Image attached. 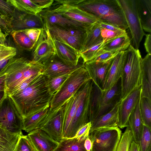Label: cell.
<instances>
[{
    "label": "cell",
    "mask_w": 151,
    "mask_h": 151,
    "mask_svg": "<svg viewBox=\"0 0 151 151\" xmlns=\"http://www.w3.org/2000/svg\"><path fill=\"white\" fill-rule=\"evenodd\" d=\"M9 96L23 118L50 106L53 96L48 87L47 77L42 73L25 89Z\"/></svg>",
    "instance_id": "cell-1"
},
{
    "label": "cell",
    "mask_w": 151,
    "mask_h": 151,
    "mask_svg": "<svg viewBox=\"0 0 151 151\" xmlns=\"http://www.w3.org/2000/svg\"><path fill=\"white\" fill-rule=\"evenodd\" d=\"M64 4L77 6L95 16L99 21L124 30L128 28L118 0H64Z\"/></svg>",
    "instance_id": "cell-2"
},
{
    "label": "cell",
    "mask_w": 151,
    "mask_h": 151,
    "mask_svg": "<svg viewBox=\"0 0 151 151\" xmlns=\"http://www.w3.org/2000/svg\"><path fill=\"white\" fill-rule=\"evenodd\" d=\"M124 68L121 77V100L141 86L140 63L142 59L139 49L131 45L126 50Z\"/></svg>",
    "instance_id": "cell-3"
},
{
    "label": "cell",
    "mask_w": 151,
    "mask_h": 151,
    "mask_svg": "<svg viewBox=\"0 0 151 151\" xmlns=\"http://www.w3.org/2000/svg\"><path fill=\"white\" fill-rule=\"evenodd\" d=\"M91 79L84 66L71 73L59 89L53 95L50 108L51 109L63 106L86 82Z\"/></svg>",
    "instance_id": "cell-4"
},
{
    "label": "cell",
    "mask_w": 151,
    "mask_h": 151,
    "mask_svg": "<svg viewBox=\"0 0 151 151\" xmlns=\"http://www.w3.org/2000/svg\"><path fill=\"white\" fill-rule=\"evenodd\" d=\"M93 82L88 80L80 88V94L75 115L63 138L74 137L78 130L89 122V109Z\"/></svg>",
    "instance_id": "cell-5"
},
{
    "label": "cell",
    "mask_w": 151,
    "mask_h": 151,
    "mask_svg": "<svg viewBox=\"0 0 151 151\" xmlns=\"http://www.w3.org/2000/svg\"><path fill=\"white\" fill-rule=\"evenodd\" d=\"M23 118L11 98L6 94L0 103V128L22 134Z\"/></svg>",
    "instance_id": "cell-6"
},
{
    "label": "cell",
    "mask_w": 151,
    "mask_h": 151,
    "mask_svg": "<svg viewBox=\"0 0 151 151\" xmlns=\"http://www.w3.org/2000/svg\"><path fill=\"white\" fill-rule=\"evenodd\" d=\"M122 135L118 126L100 128L89 134L92 142L91 151H116Z\"/></svg>",
    "instance_id": "cell-7"
},
{
    "label": "cell",
    "mask_w": 151,
    "mask_h": 151,
    "mask_svg": "<svg viewBox=\"0 0 151 151\" xmlns=\"http://www.w3.org/2000/svg\"><path fill=\"white\" fill-rule=\"evenodd\" d=\"M130 31L133 47L138 49L145 33L142 27L137 9L136 0H118Z\"/></svg>",
    "instance_id": "cell-8"
},
{
    "label": "cell",
    "mask_w": 151,
    "mask_h": 151,
    "mask_svg": "<svg viewBox=\"0 0 151 151\" xmlns=\"http://www.w3.org/2000/svg\"><path fill=\"white\" fill-rule=\"evenodd\" d=\"M48 26L53 39L70 46L79 53L81 52L87 29H64Z\"/></svg>",
    "instance_id": "cell-9"
},
{
    "label": "cell",
    "mask_w": 151,
    "mask_h": 151,
    "mask_svg": "<svg viewBox=\"0 0 151 151\" xmlns=\"http://www.w3.org/2000/svg\"><path fill=\"white\" fill-rule=\"evenodd\" d=\"M55 54L48 26L44 22L39 38L32 49V60L42 63Z\"/></svg>",
    "instance_id": "cell-10"
},
{
    "label": "cell",
    "mask_w": 151,
    "mask_h": 151,
    "mask_svg": "<svg viewBox=\"0 0 151 151\" xmlns=\"http://www.w3.org/2000/svg\"><path fill=\"white\" fill-rule=\"evenodd\" d=\"M9 22L11 32L31 28L42 29L44 25L43 20L39 14H27L15 9Z\"/></svg>",
    "instance_id": "cell-11"
},
{
    "label": "cell",
    "mask_w": 151,
    "mask_h": 151,
    "mask_svg": "<svg viewBox=\"0 0 151 151\" xmlns=\"http://www.w3.org/2000/svg\"><path fill=\"white\" fill-rule=\"evenodd\" d=\"M141 86L131 92L119 103L118 127L123 129L128 127L130 116L141 98Z\"/></svg>",
    "instance_id": "cell-12"
},
{
    "label": "cell",
    "mask_w": 151,
    "mask_h": 151,
    "mask_svg": "<svg viewBox=\"0 0 151 151\" xmlns=\"http://www.w3.org/2000/svg\"><path fill=\"white\" fill-rule=\"evenodd\" d=\"M39 14L44 22L50 27L64 29H87L91 25L70 19L53 12L51 9L43 10Z\"/></svg>",
    "instance_id": "cell-13"
},
{
    "label": "cell",
    "mask_w": 151,
    "mask_h": 151,
    "mask_svg": "<svg viewBox=\"0 0 151 151\" xmlns=\"http://www.w3.org/2000/svg\"><path fill=\"white\" fill-rule=\"evenodd\" d=\"M30 60L22 57L11 59L4 67L6 91L18 81L28 68Z\"/></svg>",
    "instance_id": "cell-14"
},
{
    "label": "cell",
    "mask_w": 151,
    "mask_h": 151,
    "mask_svg": "<svg viewBox=\"0 0 151 151\" xmlns=\"http://www.w3.org/2000/svg\"><path fill=\"white\" fill-rule=\"evenodd\" d=\"M63 105L51 109L46 123L40 129L58 142L63 139Z\"/></svg>",
    "instance_id": "cell-15"
},
{
    "label": "cell",
    "mask_w": 151,
    "mask_h": 151,
    "mask_svg": "<svg viewBox=\"0 0 151 151\" xmlns=\"http://www.w3.org/2000/svg\"><path fill=\"white\" fill-rule=\"evenodd\" d=\"M84 63L76 66L66 64L55 54L42 63V73L47 77L60 76L70 74L78 69L84 66Z\"/></svg>",
    "instance_id": "cell-16"
},
{
    "label": "cell",
    "mask_w": 151,
    "mask_h": 151,
    "mask_svg": "<svg viewBox=\"0 0 151 151\" xmlns=\"http://www.w3.org/2000/svg\"><path fill=\"white\" fill-rule=\"evenodd\" d=\"M51 9L68 19L84 24H92L98 21L93 15L74 6L59 5Z\"/></svg>",
    "instance_id": "cell-17"
},
{
    "label": "cell",
    "mask_w": 151,
    "mask_h": 151,
    "mask_svg": "<svg viewBox=\"0 0 151 151\" xmlns=\"http://www.w3.org/2000/svg\"><path fill=\"white\" fill-rule=\"evenodd\" d=\"M126 50L117 53L112 59L106 79L104 91L110 89L121 78L125 60Z\"/></svg>",
    "instance_id": "cell-18"
},
{
    "label": "cell",
    "mask_w": 151,
    "mask_h": 151,
    "mask_svg": "<svg viewBox=\"0 0 151 151\" xmlns=\"http://www.w3.org/2000/svg\"><path fill=\"white\" fill-rule=\"evenodd\" d=\"M112 59L104 62L89 61L84 64V67L91 79L102 90L104 89L107 73Z\"/></svg>",
    "instance_id": "cell-19"
},
{
    "label": "cell",
    "mask_w": 151,
    "mask_h": 151,
    "mask_svg": "<svg viewBox=\"0 0 151 151\" xmlns=\"http://www.w3.org/2000/svg\"><path fill=\"white\" fill-rule=\"evenodd\" d=\"M121 100V78L110 89L103 91L100 108L96 119L111 110Z\"/></svg>",
    "instance_id": "cell-20"
},
{
    "label": "cell",
    "mask_w": 151,
    "mask_h": 151,
    "mask_svg": "<svg viewBox=\"0 0 151 151\" xmlns=\"http://www.w3.org/2000/svg\"><path fill=\"white\" fill-rule=\"evenodd\" d=\"M36 151H55L59 143L42 130L37 129L27 135Z\"/></svg>",
    "instance_id": "cell-21"
},
{
    "label": "cell",
    "mask_w": 151,
    "mask_h": 151,
    "mask_svg": "<svg viewBox=\"0 0 151 151\" xmlns=\"http://www.w3.org/2000/svg\"><path fill=\"white\" fill-rule=\"evenodd\" d=\"M52 39L55 54L58 57L66 64L78 65L81 57L80 53L70 46Z\"/></svg>",
    "instance_id": "cell-22"
},
{
    "label": "cell",
    "mask_w": 151,
    "mask_h": 151,
    "mask_svg": "<svg viewBox=\"0 0 151 151\" xmlns=\"http://www.w3.org/2000/svg\"><path fill=\"white\" fill-rule=\"evenodd\" d=\"M140 67L142 97L151 99V56L147 53L142 59Z\"/></svg>",
    "instance_id": "cell-23"
},
{
    "label": "cell",
    "mask_w": 151,
    "mask_h": 151,
    "mask_svg": "<svg viewBox=\"0 0 151 151\" xmlns=\"http://www.w3.org/2000/svg\"><path fill=\"white\" fill-rule=\"evenodd\" d=\"M50 112V106L23 118L22 130L27 133L41 128L47 121Z\"/></svg>",
    "instance_id": "cell-24"
},
{
    "label": "cell",
    "mask_w": 151,
    "mask_h": 151,
    "mask_svg": "<svg viewBox=\"0 0 151 151\" xmlns=\"http://www.w3.org/2000/svg\"><path fill=\"white\" fill-rule=\"evenodd\" d=\"M119 103L116 104L110 111L91 123L89 133L100 128L117 126L119 123Z\"/></svg>",
    "instance_id": "cell-25"
},
{
    "label": "cell",
    "mask_w": 151,
    "mask_h": 151,
    "mask_svg": "<svg viewBox=\"0 0 151 151\" xmlns=\"http://www.w3.org/2000/svg\"><path fill=\"white\" fill-rule=\"evenodd\" d=\"M80 94V88L63 105V138L66 134L75 115Z\"/></svg>",
    "instance_id": "cell-26"
},
{
    "label": "cell",
    "mask_w": 151,
    "mask_h": 151,
    "mask_svg": "<svg viewBox=\"0 0 151 151\" xmlns=\"http://www.w3.org/2000/svg\"><path fill=\"white\" fill-rule=\"evenodd\" d=\"M141 26L145 31L151 32V0H136Z\"/></svg>",
    "instance_id": "cell-27"
},
{
    "label": "cell",
    "mask_w": 151,
    "mask_h": 151,
    "mask_svg": "<svg viewBox=\"0 0 151 151\" xmlns=\"http://www.w3.org/2000/svg\"><path fill=\"white\" fill-rule=\"evenodd\" d=\"M141 98L130 115L128 120V127L132 134L133 141L138 144L143 126L140 111Z\"/></svg>",
    "instance_id": "cell-28"
},
{
    "label": "cell",
    "mask_w": 151,
    "mask_h": 151,
    "mask_svg": "<svg viewBox=\"0 0 151 151\" xmlns=\"http://www.w3.org/2000/svg\"><path fill=\"white\" fill-rule=\"evenodd\" d=\"M101 28L98 20L87 29L82 49L80 52L100 43L104 41L101 34Z\"/></svg>",
    "instance_id": "cell-29"
},
{
    "label": "cell",
    "mask_w": 151,
    "mask_h": 151,
    "mask_svg": "<svg viewBox=\"0 0 151 151\" xmlns=\"http://www.w3.org/2000/svg\"><path fill=\"white\" fill-rule=\"evenodd\" d=\"M131 45V40L127 33L105 42L102 49L113 53L126 50Z\"/></svg>",
    "instance_id": "cell-30"
},
{
    "label": "cell",
    "mask_w": 151,
    "mask_h": 151,
    "mask_svg": "<svg viewBox=\"0 0 151 151\" xmlns=\"http://www.w3.org/2000/svg\"><path fill=\"white\" fill-rule=\"evenodd\" d=\"M103 91L93 83L89 109V121L91 123L96 119L99 111Z\"/></svg>",
    "instance_id": "cell-31"
},
{
    "label": "cell",
    "mask_w": 151,
    "mask_h": 151,
    "mask_svg": "<svg viewBox=\"0 0 151 151\" xmlns=\"http://www.w3.org/2000/svg\"><path fill=\"white\" fill-rule=\"evenodd\" d=\"M87 137L80 138H63L55 151H86L84 144Z\"/></svg>",
    "instance_id": "cell-32"
},
{
    "label": "cell",
    "mask_w": 151,
    "mask_h": 151,
    "mask_svg": "<svg viewBox=\"0 0 151 151\" xmlns=\"http://www.w3.org/2000/svg\"><path fill=\"white\" fill-rule=\"evenodd\" d=\"M21 135L11 133L0 128V151H14Z\"/></svg>",
    "instance_id": "cell-33"
},
{
    "label": "cell",
    "mask_w": 151,
    "mask_h": 151,
    "mask_svg": "<svg viewBox=\"0 0 151 151\" xmlns=\"http://www.w3.org/2000/svg\"><path fill=\"white\" fill-rule=\"evenodd\" d=\"M18 10L27 14H39L42 9L32 0H7Z\"/></svg>",
    "instance_id": "cell-34"
},
{
    "label": "cell",
    "mask_w": 151,
    "mask_h": 151,
    "mask_svg": "<svg viewBox=\"0 0 151 151\" xmlns=\"http://www.w3.org/2000/svg\"><path fill=\"white\" fill-rule=\"evenodd\" d=\"M43 69L42 63L33 61L32 60L30 61L28 68L22 78L6 91V94L29 78L42 73Z\"/></svg>",
    "instance_id": "cell-35"
},
{
    "label": "cell",
    "mask_w": 151,
    "mask_h": 151,
    "mask_svg": "<svg viewBox=\"0 0 151 151\" xmlns=\"http://www.w3.org/2000/svg\"><path fill=\"white\" fill-rule=\"evenodd\" d=\"M16 45L21 49L30 51L35 45L22 30L13 31L11 32Z\"/></svg>",
    "instance_id": "cell-36"
},
{
    "label": "cell",
    "mask_w": 151,
    "mask_h": 151,
    "mask_svg": "<svg viewBox=\"0 0 151 151\" xmlns=\"http://www.w3.org/2000/svg\"><path fill=\"white\" fill-rule=\"evenodd\" d=\"M140 106L143 125L151 128V99L141 97Z\"/></svg>",
    "instance_id": "cell-37"
},
{
    "label": "cell",
    "mask_w": 151,
    "mask_h": 151,
    "mask_svg": "<svg viewBox=\"0 0 151 151\" xmlns=\"http://www.w3.org/2000/svg\"><path fill=\"white\" fill-rule=\"evenodd\" d=\"M70 74L53 77H46L48 87L52 95H53L59 89Z\"/></svg>",
    "instance_id": "cell-38"
},
{
    "label": "cell",
    "mask_w": 151,
    "mask_h": 151,
    "mask_svg": "<svg viewBox=\"0 0 151 151\" xmlns=\"http://www.w3.org/2000/svg\"><path fill=\"white\" fill-rule=\"evenodd\" d=\"M151 128L143 125L139 145L140 151H148L151 149Z\"/></svg>",
    "instance_id": "cell-39"
},
{
    "label": "cell",
    "mask_w": 151,
    "mask_h": 151,
    "mask_svg": "<svg viewBox=\"0 0 151 151\" xmlns=\"http://www.w3.org/2000/svg\"><path fill=\"white\" fill-rule=\"evenodd\" d=\"M105 43L104 40L100 43L81 52V57L84 63L95 58L104 51L102 49Z\"/></svg>",
    "instance_id": "cell-40"
},
{
    "label": "cell",
    "mask_w": 151,
    "mask_h": 151,
    "mask_svg": "<svg viewBox=\"0 0 151 151\" xmlns=\"http://www.w3.org/2000/svg\"><path fill=\"white\" fill-rule=\"evenodd\" d=\"M133 141L132 134L127 127L121 135L116 151H128L130 144Z\"/></svg>",
    "instance_id": "cell-41"
},
{
    "label": "cell",
    "mask_w": 151,
    "mask_h": 151,
    "mask_svg": "<svg viewBox=\"0 0 151 151\" xmlns=\"http://www.w3.org/2000/svg\"><path fill=\"white\" fill-rule=\"evenodd\" d=\"M14 151H36L27 135L20 136Z\"/></svg>",
    "instance_id": "cell-42"
},
{
    "label": "cell",
    "mask_w": 151,
    "mask_h": 151,
    "mask_svg": "<svg viewBox=\"0 0 151 151\" xmlns=\"http://www.w3.org/2000/svg\"><path fill=\"white\" fill-rule=\"evenodd\" d=\"M15 10L14 7L7 0H0V15L9 20L13 16Z\"/></svg>",
    "instance_id": "cell-43"
},
{
    "label": "cell",
    "mask_w": 151,
    "mask_h": 151,
    "mask_svg": "<svg viewBox=\"0 0 151 151\" xmlns=\"http://www.w3.org/2000/svg\"><path fill=\"white\" fill-rule=\"evenodd\" d=\"M126 30L122 32H115L105 28H101V34L105 42L117 37L127 34Z\"/></svg>",
    "instance_id": "cell-44"
},
{
    "label": "cell",
    "mask_w": 151,
    "mask_h": 151,
    "mask_svg": "<svg viewBox=\"0 0 151 151\" xmlns=\"http://www.w3.org/2000/svg\"><path fill=\"white\" fill-rule=\"evenodd\" d=\"M42 29L31 28L22 30L30 39L35 45L41 34Z\"/></svg>",
    "instance_id": "cell-45"
},
{
    "label": "cell",
    "mask_w": 151,
    "mask_h": 151,
    "mask_svg": "<svg viewBox=\"0 0 151 151\" xmlns=\"http://www.w3.org/2000/svg\"><path fill=\"white\" fill-rule=\"evenodd\" d=\"M117 53H113L110 52L104 51L89 61L95 62L106 61L113 58Z\"/></svg>",
    "instance_id": "cell-46"
},
{
    "label": "cell",
    "mask_w": 151,
    "mask_h": 151,
    "mask_svg": "<svg viewBox=\"0 0 151 151\" xmlns=\"http://www.w3.org/2000/svg\"><path fill=\"white\" fill-rule=\"evenodd\" d=\"M16 48L9 46L2 45L0 48V60L8 56L16 54Z\"/></svg>",
    "instance_id": "cell-47"
},
{
    "label": "cell",
    "mask_w": 151,
    "mask_h": 151,
    "mask_svg": "<svg viewBox=\"0 0 151 151\" xmlns=\"http://www.w3.org/2000/svg\"><path fill=\"white\" fill-rule=\"evenodd\" d=\"M91 124L89 122L81 127L78 131L74 137L80 138L88 136Z\"/></svg>",
    "instance_id": "cell-48"
},
{
    "label": "cell",
    "mask_w": 151,
    "mask_h": 151,
    "mask_svg": "<svg viewBox=\"0 0 151 151\" xmlns=\"http://www.w3.org/2000/svg\"><path fill=\"white\" fill-rule=\"evenodd\" d=\"M0 28L3 32L8 35L11 33L9 20L0 15Z\"/></svg>",
    "instance_id": "cell-49"
},
{
    "label": "cell",
    "mask_w": 151,
    "mask_h": 151,
    "mask_svg": "<svg viewBox=\"0 0 151 151\" xmlns=\"http://www.w3.org/2000/svg\"><path fill=\"white\" fill-rule=\"evenodd\" d=\"M33 1L41 9H48L52 5L53 0H33Z\"/></svg>",
    "instance_id": "cell-50"
},
{
    "label": "cell",
    "mask_w": 151,
    "mask_h": 151,
    "mask_svg": "<svg viewBox=\"0 0 151 151\" xmlns=\"http://www.w3.org/2000/svg\"><path fill=\"white\" fill-rule=\"evenodd\" d=\"M16 54H12L7 56L0 60V76L5 75L4 73V68L9 60L14 57Z\"/></svg>",
    "instance_id": "cell-51"
},
{
    "label": "cell",
    "mask_w": 151,
    "mask_h": 151,
    "mask_svg": "<svg viewBox=\"0 0 151 151\" xmlns=\"http://www.w3.org/2000/svg\"><path fill=\"white\" fill-rule=\"evenodd\" d=\"M99 22L101 28H105L115 32H122L125 30L122 29L112 24L100 21H99Z\"/></svg>",
    "instance_id": "cell-52"
},
{
    "label": "cell",
    "mask_w": 151,
    "mask_h": 151,
    "mask_svg": "<svg viewBox=\"0 0 151 151\" xmlns=\"http://www.w3.org/2000/svg\"><path fill=\"white\" fill-rule=\"evenodd\" d=\"M144 46L147 53L151 52V33L146 35Z\"/></svg>",
    "instance_id": "cell-53"
},
{
    "label": "cell",
    "mask_w": 151,
    "mask_h": 151,
    "mask_svg": "<svg viewBox=\"0 0 151 151\" xmlns=\"http://www.w3.org/2000/svg\"><path fill=\"white\" fill-rule=\"evenodd\" d=\"M84 147L86 151H91L92 148V142L89 138V135L85 139L84 144Z\"/></svg>",
    "instance_id": "cell-54"
},
{
    "label": "cell",
    "mask_w": 151,
    "mask_h": 151,
    "mask_svg": "<svg viewBox=\"0 0 151 151\" xmlns=\"http://www.w3.org/2000/svg\"><path fill=\"white\" fill-rule=\"evenodd\" d=\"M6 75L0 76V91H6Z\"/></svg>",
    "instance_id": "cell-55"
},
{
    "label": "cell",
    "mask_w": 151,
    "mask_h": 151,
    "mask_svg": "<svg viewBox=\"0 0 151 151\" xmlns=\"http://www.w3.org/2000/svg\"><path fill=\"white\" fill-rule=\"evenodd\" d=\"M128 151H140L139 144L133 141L130 144Z\"/></svg>",
    "instance_id": "cell-56"
},
{
    "label": "cell",
    "mask_w": 151,
    "mask_h": 151,
    "mask_svg": "<svg viewBox=\"0 0 151 151\" xmlns=\"http://www.w3.org/2000/svg\"><path fill=\"white\" fill-rule=\"evenodd\" d=\"M8 35L0 31V45H5L6 37Z\"/></svg>",
    "instance_id": "cell-57"
},
{
    "label": "cell",
    "mask_w": 151,
    "mask_h": 151,
    "mask_svg": "<svg viewBox=\"0 0 151 151\" xmlns=\"http://www.w3.org/2000/svg\"><path fill=\"white\" fill-rule=\"evenodd\" d=\"M6 94V91H0V103Z\"/></svg>",
    "instance_id": "cell-58"
},
{
    "label": "cell",
    "mask_w": 151,
    "mask_h": 151,
    "mask_svg": "<svg viewBox=\"0 0 151 151\" xmlns=\"http://www.w3.org/2000/svg\"><path fill=\"white\" fill-rule=\"evenodd\" d=\"M0 31H2L1 29H0Z\"/></svg>",
    "instance_id": "cell-59"
},
{
    "label": "cell",
    "mask_w": 151,
    "mask_h": 151,
    "mask_svg": "<svg viewBox=\"0 0 151 151\" xmlns=\"http://www.w3.org/2000/svg\"><path fill=\"white\" fill-rule=\"evenodd\" d=\"M2 46V45H0V48Z\"/></svg>",
    "instance_id": "cell-60"
},
{
    "label": "cell",
    "mask_w": 151,
    "mask_h": 151,
    "mask_svg": "<svg viewBox=\"0 0 151 151\" xmlns=\"http://www.w3.org/2000/svg\"><path fill=\"white\" fill-rule=\"evenodd\" d=\"M148 151H151V149L150 150Z\"/></svg>",
    "instance_id": "cell-61"
}]
</instances>
